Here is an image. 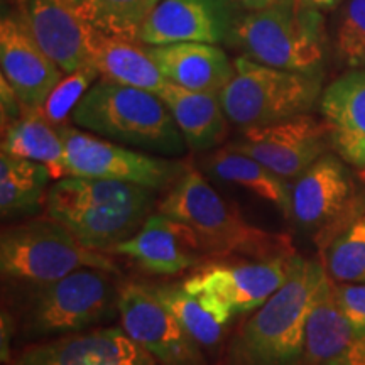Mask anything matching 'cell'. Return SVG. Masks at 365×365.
<instances>
[{"label":"cell","instance_id":"obj_1","mask_svg":"<svg viewBox=\"0 0 365 365\" xmlns=\"http://www.w3.org/2000/svg\"><path fill=\"white\" fill-rule=\"evenodd\" d=\"M153 193L125 181L65 176L48 190L44 208L86 247L108 254L154 213Z\"/></svg>","mask_w":365,"mask_h":365},{"label":"cell","instance_id":"obj_2","mask_svg":"<svg viewBox=\"0 0 365 365\" xmlns=\"http://www.w3.org/2000/svg\"><path fill=\"white\" fill-rule=\"evenodd\" d=\"M327 277L296 255L287 281L235 333L225 365H303L308 317Z\"/></svg>","mask_w":365,"mask_h":365},{"label":"cell","instance_id":"obj_3","mask_svg":"<svg viewBox=\"0 0 365 365\" xmlns=\"http://www.w3.org/2000/svg\"><path fill=\"white\" fill-rule=\"evenodd\" d=\"M70 120L91 134L145 153L181 156L188 149L161 97L117 81H95Z\"/></svg>","mask_w":365,"mask_h":365},{"label":"cell","instance_id":"obj_4","mask_svg":"<svg viewBox=\"0 0 365 365\" xmlns=\"http://www.w3.org/2000/svg\"><path fill=\"white\" fill-rule=\"evenodd\" d=\"M227 43L262 65L318 75L325 59V22L318 9L282 0L237 17Z\"/></svg>","mask_w":365,"mask_h":365},{"label":"cell","instance_id":"obj_5","mask_svg":"<svg viewBox=\"0 0 365 365\" xmlns=\"http://www.w3.org/2000/svg\"><path fill=\"white\" fill-rule=\"evenodd\" d=\"M158 210L186 223L198 237L208 257H227L232 254L272 257L289 252L286 247H274L272 237L245 222L239 210L223 200L195 168H185L159 202Z\"/></svg>","mask_w":365,"mask_h":365},{"label":"cell","instance_id":"obj_6","mask_svg":"<svg viewBox=\"0 0 365 365\" xmlns=\"http://www.w3.org/2000/svg\"><path fill=\"white\" fill-rule=\"evenodd\" d=\"M86 267L118 274L110 255L88 249L51 217L17 223L0 235V269L11 281L39 286Z\"/></svg>","mask_w":365,"mask_h":365},{"label":"cell","instance_id":"obj_7","mask_svg":"<svg viewBox=\"0 0 365 365\" xmlns=\"http://www.w3.org/2000/svg\"><path fill=\"white\" fill-rule=\"evenodd\" d=\"M235 75L218 93L223 112L240 129L307 113L319 95L318 75L272 68L239 56Z\"/></svg>","mask_w":365,"mask_h":365},{"label":"cell","instance_id":"obj_8","mask_svg":"<svg viewBox=\"0 0 365 365\" xmlns=\"http://www.w3.org/2000/svg\"><path fill=\"white\" fill-rule=\"evenodd\" d=\"M113 272L78 269L61 279L33 286L22 304V327L29 335L83 331L107 317L117 303Z\"/></svg>","mask_w":365,"mask_h":365},{"label":"cell","instance_id":"obj_9","mask_svg":"<svg viewBox=\"0 0 365 365\" xmlns=\"http://www.w3.org/2000/svg\"><path fill=\"white\" fill-rule=\"evenodd\" d=\"M59 134L65 143L66 176L102 178L168 191L186 168L180 161L139 153L80 127L61 125Z\"/></svg>","mask_w":365,"mask_h":365},{"label":"cell","instance_id":"obj_10","mask_svg":"<svg viewBox=\"0 0 365 365\" xmlns=\"http://www.w3.org/2000/svg\"><path fill=\"white\" fill-rule=\"evenodd\" d=\"M115 307L124 331L159 365H207L203 346L148 284L125 282L118 287Z\"/></svg>","mask_w":365,"mask_h":365},{"label":"cell","instance_id":"obj_11","mask_svg":"<svg viewBox=\"0 0 365 365\" xmlns=\"http://www.w3.org/2000/svg\"><path fill=\"white\" fill-rule=\"evenodd\" d=\"M330 143V125L301 113L274 124L242 129L240 139L230 148L257 159L282 180L294 181L323 156Z\"/></svg>","mask_w":365,"mask_h":365},{"label":"cell","instance_id":"obj_12","mask_svg":"<svg viewBox=\"0 0 365 365\" xmlns=\"http://www.w3.org/2000/svg\"><path fill=\"white\" fill-rule=\"evenodd\" d=\"M294 259L293 252H287L259 262L208 264L182 281V286L207 291L232 313H247L262 307L284 284Z\"/></svg>","mask_w":365,"mask_h":365},{"label":"cell","instance_id":"obj_13","mask_svg":"<svg viewBox=\"0 0 365 365\" xmlns=\"http://www.w3.org/2000/svg\"><path fill=\"white\" fill-rule=\"evenodd\" d=\"M235 9V0H159L140 29L139 43L218 44L234 29Z\"/></svg>","mask_w":365,"mask_h":365},{"label":"cell","instance_id":"obj_14","mask_svg":"<svg viewBox=\"0 0 365 365\" xmlns=\"http://www.w3.org/2000/svg\"><path fill=\"white\" fill-rule=\"evenodd\" d=\"M4 365H159L124 328L66 333L21 350Z\"/></svg>","mask_w":365,"mask_h":365},{"label":"cell","instance_id":"obj_15","mask_svg":"<svg viewBox=\"0 0 365 365\" xmlns=\"http://www.w3.org/2000/svg\"><path fill=\"white\" fill-rule=\"evenodd\" d=\"M124 255L144 271L173 276L198 266L205 250L198 237L186 223L163 212L150 213L137 234L108 250V255Z\"/></svg>","mask_w":365,"mask_h":365},{"label":"cell","instance_id":"obj_16","mask_svg":"<svg viewBox=\"0 0 365 365\" xmlns=\"http://www.w3.org/2000/svg\"><path fill=\"white\" fill-rule=\"evenodd\" d=\"M2 76L24 108H43L49 93L63 78L59 66L43 51L26 22L4 17L0 22Z\"/></svg>","mask_w":365,"mask_h":365},{"label":"cell","instance_id":"obj_17","mask_svg":"<svg viewBox=\"0 0 365 365\" xmlns=\"http://www.w3.org/2000/svg\"><path fill=\"white\" fill-rule=\"evenodd\" d=\"M24 22L65 75L90 65L93 27L81 19L70 0H26Z\"/></svg>","mask_w":365,"mask_h":365},{"label":"cell","instance_id":"obj_18","mask_svg":"<svg viewBox=\"0 0 365 365\" xmlns=\"http://www.w3.org/2000/svg\"><path fill=\"white\" fill-rule=\"evenodd\" d=\"M307 365H365V331L345 318L328 276L317 296L304 336Z\"/></svg>","mask_w":365,"mask_h":365},{"label":"cell","instance_id":"obj_19","mask_svg":"<svg viewBox=\"0 0 365 365\" xmlns=\"http://www.w3.org/2000/svg\"><path fill=\"white\" fill-rule=\"evenodd\" d=\"M352 182L344 164L322 156L291 185V217L303 228L330 225L349 207Z\"/></svg>","mask_w":365,"mask_h":365},{"label":"cell","instance_id":"obj_20","mask_svg":"<svg viewBox=\"0 0 365 365\" xmlns=\"http://www.w3.org/2000/svg\"><path fill=\"white\" fill-rule=\"evenodd\" d=\"M145 49L164 78L186 90L218 95L235 75V65L215 44L176 43Z\"/></svg>","mask_w":365,"mask_h":365},{"label":"cell","instance_id":"obj_21","mask_svg":"<svg viewBox=\"0 0 365 365\" xmlns=\"http://www.w3.org/2000/svg\"><path fill=\"white\" fill-rule=\"evenodd\" d=\"M322 113L330 125L331 144L355 168L365 164V71H352L328 86Z\"/></svg>","mask_w":365,"mask_h":365},{"label":"cell","instance_id":"obj_22","mask_svg":"<svg viewBox=\"0 0 365 365\" xmlns=\"http://www.w3.org/2000/svg\"><path fill=\"white\" fill-rule=\"evenodd\" d=\"M159 97L170 108L190 150L200 153L223 143L230 120L218 95L186 90L168 81Z\"/></svg>","mask_w":365,"mask_h":365},{"label":"cell","instance_id":"obj_23","mask_svg":"<svg viewBox=\"0 0 365 365\" xmlns=\"http://www.w3.org/2000/svg\"><path fill=\"white\" fill-rule=\"evenodd\" d=\"M90 65L105 80L150 91L158 97L168 83L148 49L135 41L113 38L97 29H91L90 36Z\"/></svg>","mask_w":365,"mask_h":365},{"label":"cell","instance_id":"obj_24","mask_svg":"<svg viewBox=\"0 0 365 365\" xmlns=\"http://www.w3.org/2000/svg\"><path fill=\"white\" fill-rule=\"evenodd\" d=\"M148 286L200 345L212 349L220 341L234 313L223 307L215 296L202 289H188L182 282Z\"/></svg>","mask_w":365,"mask_h":365},{"label":"cell","instance_id":"obj_25","mask_svg":"<svg viewBox=\"0 0 365 365\" xmlns=\"http://www.w3.org/2000/svg\"><path fill=\"white\" fill-rule=\"evenodd\" d=\"M202 168L217 180L252 191L259 198L272 203L282 215L291 217V182L282 180L257 159L227 145L208 154Z\"/></svg>","mask_w":365,"mask_h":365},{"label":"cell","instance_id":"obj_26","mask_svg":"<svg viewBox=\"0 0 365 365\" xmlns=\"http://www.w3.org/2000/svg\"><path fill=\"white\" fill-rule=\"evenodd\" d=\"M2 153L24 158L48 168L51 180L66 176L65 143L43 108H27L22 117L2 129Z\"/></svg>","mask_w":365,"mask_h":365},{"label":"cell","instance_id":"obj_27","mask_svg":"<svg viewBox=\"0 0 365 365\" xmlns=\"http://www.w3.org/2000/svg\"><path fill=\"white\" fill-rule=\"evenodd\" d=\"M48 168L31 159L0 154V213L4 218L34 212L44 205Z\"/></svg>","mask_w":365,"mask_h":365},{"label":"cell","instance_id":"obj_28","mask_svg":"<svg viewBox=\"0 0 365 365\" xmlns=\"http://www.w3.org/2000/svg\"><path fill=\"white\" fill-rule=\"evenodd\" d=\"M159 0H70L86 24L100 33L139 43L145 19Z\"/></svg>","mask_w":365,"mask_h":365},{"label":"cell","instance_id":"obj_29","mask_svg":"<svg viewBox=\"0 0 365 365\" xmlns=\"http://www.w3.org/2000/svg\"><path fill=\"white\" fill-rule=\"evenodd\" d=\"M327 274L336 282H365V215L333 239L327 250Z\"/></svg>","mask_w":365,"mask_h":365},{"label":"cell","instance_id":"obj_30","mask_svg":"<svg viewBox=\"0 0 365 365\" xmlns=\"http://www.w3.org/2000/svg\"><path fill=\"white\" fill-rule=\"evenodd\" d=\"M98 76L100 73L93 65L63 76L43 105V112L48 117V120L56 127L66 125L68 118L71 117L76 105L81 102L86 91L98 80Z\"/></svg>","mask_w":365,"mask_h":365},{"label":"cell","instance_id":"obj_31","mask_svg":"<svg viewBox=\"0 0 365 365\" xmlns=\"http://www.w3.org/2000/svg\"><path fill=\"white\" fill-rule=\"evenodd\" d=\"M336 51L346 65H365V0H349L336 27Z\"/></svg>","mask_w":365,"mask_h":365},{"label":"cell","instance_id":"obj_32","mask_svg":"<svg viewBox=\"0 0 365 365\" xmlns=\"http://www.w3.org/2000/svg\"><path fill=\"white\" fill-rule=\"evenodd\" d=\"M333 289L345 318L359 331H365V282H339Z\"/></svg>","mask_w":365,"mask_h":365},{"label":"cell","instance_id":"obj_33","mask_svg":"<svg viewBox=\"0 0 365 365\" xmlns=\"http://www.w3.org/2000/svg\"><path fill=\"white\" fill-rule=\"evenodd\" d=\"M16 330V325H14V319L9 313H2V339H0V354H2V364H7L11 360V339L12 333Z\"/></svg>","mask_w":365,"mask_h":365},{"label":"cell","instance_id":"obj_34","mask_svg":"<svg viewBox=\"0 0 365 365\" xmlns=\"http://www.w3.org/2000/svg\"><path fill=\"white\" fill-rule=\"evenodd\" d=\"M237 6H240L245 11H261V9L276 6L282 0H235Z\"/></svg>","mask_w":365,"mask_h":365},{"label":"cell","instance_id":"obj_35","mask_svg":"<svg viewBox=\"0 0 365 365\" xmlns=\"http://www.w3.org/2000/svg\"><path fill=\"white\" fill-rule=\"evenodd\" d=\"M307 6L318 9V11H333L341 4V0H301Z\"/></svg>","mask_w":365,"mask_h":365},{"label":"cell","instance_id":"obj_36","mask_svg":"<svg viewBox=\"0 0 365 365\" xmlns=\"http://www.w3.org/2000/svg\"><path fill=\"white\" fill-rule=\"evenodd\" d=\"M359 178L365 182V164H364V166L360 168V170H359Z\"/></svg>","mask_w":365,"mask_h":365}]
</instances>
